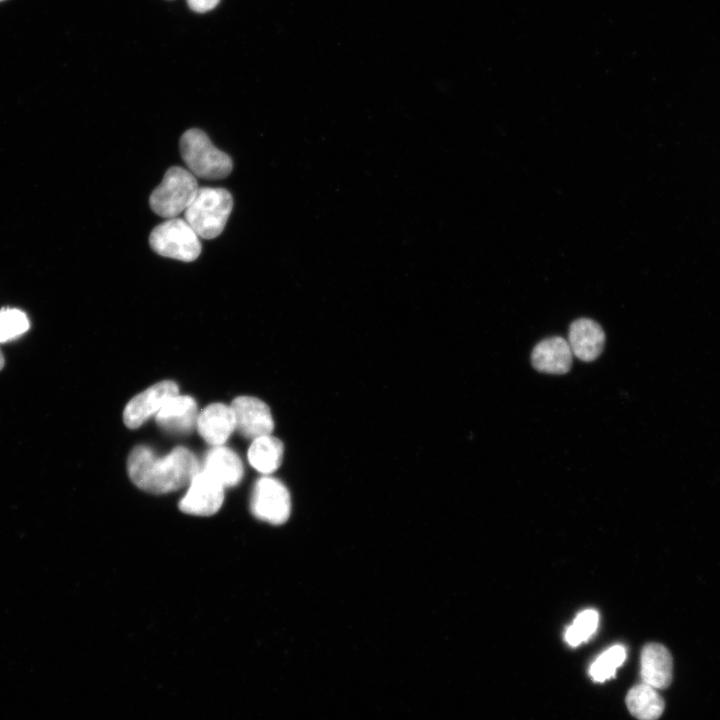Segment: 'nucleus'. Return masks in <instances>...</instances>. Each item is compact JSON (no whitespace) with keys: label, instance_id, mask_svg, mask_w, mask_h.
Wrapping results in <instances>:
<instances>
[{"label":"nucleus","instance_id":"39448f33","mask_svg":"<svg viewBox=\"0 0 720 720\" xmlns=\"http://www.w3.org/2000/svg\"><path fill=\"white\" fill-rule=\"evenodd\" d=\"M151 248L159 255L191 262L201 253L199 236L182 218H169L150 233Z\"/></svg>","mask_w":720,"mask_h":720},{"label":"nucleus","instance_id":"f3484780","mask_svg":"<svg viewBox=\"0 0 720 720\" xmlns=\"http://www.w3.org/2000/svg\"><path fill=\"white\" fill-rule=\"evenodd\" d=\"M626 705L630 713L639 720H657L665 707L664 700L656 688L644 682L628 691Z\"/></svg>","mask_w":720,"mask_h":720},{"label":"nucleus","instance_id":"7ed1b4c3","mask_svg":"<svg viewBox=\"0 0 720 720\" xmlns=\"http://www.w3.org/2000/svg\"><path fill=\"white\" fill-rule=\"evenodd\" d=\"M233 199L224 188H199L195 198L184 211V219L204 239L221 234L232 211Z\"/></svg>","mask_w":720,"mask_h":720},{"label":"nucleus","instance_id":"20e7f679","mask_svg":"<svg viewBox=\"0 0 720 720\" xmlns=\"http://www.w3.org/2000/svg\"><path fill=\"white\" fill-rule=\"evenodd\" d=\"M198 190L196 177L189 170L173 166L152 191L149 204L155 214L168 219L175 218L188 208Z\"/></svg>","mask_w":720,"mask_h":720},{"label":"nucleus","instance_id":"dca6fc26","mask_svg":"<svg viewBox=\"0 0 720 720\" xmlns=\"http://www.w3.org/2000/svg\"><path fill=\"white\" fill-rule=\"evenodd\" d=\"M284 446L272 434L257 437L252 440L247 456L250 465L264 475L276 471L282 462Z\"/></svg>","mask_w":720,"mask_h":720},{"label":"nucleus","instance_id":"9d476101","mask_svg":"<svg viewBox=\"0 0 720 720\" xmlns=\"http://www.w3.org/2000/svg\"><path fill=\"white\" fill-rule=\"evenodd\" d=\"M196 427L208 444L221 446L236 429L234 412L223 403L210 404L198 415Z\"/></svg>","mask_w":720,"mask_h":720},{"label":"nucleus","instance_id":"ddd939ff","mask_svg":"<svg viewBox=\"0 0 720 720\" xmlns=\"http://www.w3.org/2000/svg\"><path fill=\"white\" fill-rule=\"evenodd\" d=\"M197 404L188 395H176L169 399L156 413V422L163 430L184 434L197 423Z\"/></svg>","mask_w":720,"mask_h":720},{"label":"nucleus","instance_id":"412c9836","mask_svg":"<svg viewBox=\"0 0 720 720\" xmlns=\"http://www.w3.org/2000/svg\"><path fill=\"white\" fill-rule=\"evenodd\" d=\"M220 0H187L189 7L198 13H204L217 6Z\"/></svg>","mask_w":720,"mask_h":720},{"label":"nucleus","instance_id":"6e6552de","mask_svg":"<svg viewBox=\"0 0 720 720\" xmlns=\"http://www.w3.org/2000/svg\"><path fill=\"white\" fill-rule=\"evenodd\" d=\"M179 394L178 385L171 380L158 382L134 396L125 406L123 421L130 429H136L156 414L172 397Z\"/></svg>","mask_w":720,"mask_h":720},{"label":"nucleus","instance_id":"5701e85b","mask_svg":"<svg viewBox=\"0 0 720 720\" xmlns=\"http://www.w3.org/2000/svg\"><path fill=\"white\" fill-rule=\"evenodd\" d=\"M0 1H3V0H0Z\"/></svg>","mask_w":720,"mask_h":720},{"label":"nucleus","instance_id":"aec40b11","mask_svg":"<svg viewBox=\"0 0 720 720\" xmlns=\"http://www.w3.org/2000/svg\"><path fill=\"white\" fill-rule=\"evenodd\" d=\"M30 327L26 314L16 308L0 310V343L11 341L24 334Z\"/></svg>","mask_w":720,"mask_h":720},{"label":"nucleus","instance_id":"423d86ee","mask_svg":"<svg viewBox=\"0 0 720 720\" xmlns=\"http://www.w3.org/2000/svg\"><path fill=\"white\" fill-rule=\"evenodd\" d=\"M250 509L259 520L279 525L291 513V498L287 487L278 479L264 475L254 484Z\"/></svg>","mask_w":720,"mask_h":720},{"label":"nucleus","instance_id":"9b49d317","mask_svg":"<svg viewBox=\"0 0 720 720\" xmlns=\"http://www.w3.org/2000/svg\"><path fill=\"white\" fill-rule=\"evenodd\" d=\"M568 344L575 357L591 362L599 357L604 348L605 333L594 320L579 318L570 324Z\"/></svg>","mask_w":720,"mask_h":720},{"label":"nucleus","instance_id":"4468645a","mask_svg":"<svg viewBox=\"0 0 720 720\" xmlns=\"http://www.w3.org/2000/svg\"><path fill=\"white\" fill-rule=\"evenodd\" d=\"M642 682L656 688H667L672 681L673 662L668 649L659 643L646 644L641 652Z\"/></svg>","mask_w":720,"mask_h":720},{"label":"nucleus","instance_id":"4be33fe9","mask_svg":"<svg viewBox=\"0 0 720 720\" xmlns=\"http://www.w3.org/2000/svg\"><path fill=\"white\" fill-rule=\"evenodd\" d=\"M3 366H4V356L0 350V370L3 368Z\"/></svg>","mask_w":720,"mask_h":720},{"label":"nucleus","instance_id":"0eeeda50","mask_svg":"<svg viewBox=\"0 0 720 720\" xmlns=\"http://www.w3.org/2000/svg\"><path fill=\"white\" fill-rule=\"evenodd\" d=\"M187 486L186 493L179 501V509L182 512L196 516H210L222 506L225 487L202 469Z\"/></svg>","mask_w":720,"mask_h":720},{"label":"nucleus","instance_id":"f257e3e1","mask_svg":"<svg viewBox=\"0 0 720 720\" xmlns=\"http://www.w3.org/2000/svg\"><path fill=\"white\" fill-rule=\"evenodd\" d=\"M127 468L132 482L153 494L173 492L188 485L201 469L196 456L185 447H176L164 457H157L144 445L131 451Z\"/></svg>","mask_w":720,"mask_h":720},{"label":"nucleus","instance_id":"f8f14e48","mask_svg":"<svg viewBox=\"0 0 720 720\" xmlns=\"http://www.w3.org/2000/svg\"><path fill=\"white\" fill-rule=\"evenodd\" d=\"M572 360L573 354L568 341L560 336L543 339L535 345L531 353L533 367L542 373L565 374L570 370Z\"/></svg>","mask_w":720,"mask_h":720},{"label":"nucleus","instance_id":"6ab92c4d","mask_svg":"<svg viewBox=\"0 0 720 720\" xmlns=\"http://www.w3.org/2000/svg\"><path fill=\"white\" fill-rule=\"evenodd\" d=\"M599 615L595 610L587 609L579 613L565 632V640L570 646H578L587 641L596 631Z\"/></svg>","mask_w":720,"mask_h":720},{"label":"nucleus","instance_id":"f03ea898","mask_svg":"<svg viewBox=\"0 0 720 720\" xmlns=\"http://www.w3.org/2000/svg\"><path fill=\"white\" fill-rule=\"evenodd\" d=\"M179 147L184 163L194 176L219 180L232 171L230 156L217 149L200 129L191 128L185 131L180 138Z\"/></svg>","mask_w":720,"mask_h":720},{"label":"nucleus","instance_id":"a211bd4d","mask_svg":"<svg viewBox=\"0 0 720 720\" xmlns=\"http://www.w3.org/2000/svg\"><path fill=\"white\" fill-rule=\"evenodd\" d=\"M626 659V649L614 645L604 651L591 665L589 674L596 682H603L615 676L616 670Z\"/></svg>","mask_w":720,"mask_h":720},{"label":"nucleus","instance_id":"2eb2a0df","mask_svg":"<svg viewBox=\"0 0 720 720\" xmlns=\"http://www.w3.org/2000/svg\"><path fill=\"white\" fill-rule=\"evenodd\" d=\"M201 469L224 487L238 485L244 473L240 457L233 450L223 445L213 446L205 454Z\"/></svg>","mask_w":720,"mask_h":720},{"label":"nucleus","instance_id":"1a4fd4ad","mask_svg":"<svg viewBox=\"0 0 720 720\" xmlns=\"http://www.w3.org/2000/svg\"><path fill=\"white\" fill-rule=\"evenodd\" d=\"M236 429L248 439L271 434L274 421L268 405L252 396H239L231 403Z\"/></svg>","mask_w":720,"mask_h":720}]
</instances>
